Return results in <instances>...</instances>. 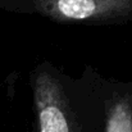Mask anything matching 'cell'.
Returning <instances> with one entry per match:
<instances>
[{
	"label": "cell",
	"instance_id": "6da1fadb",
	"mask_svg": "<svg viewBox=\"0 0 132 132\" xmlns=\"http://www.w3.org/2000/svg\"><path fill=\"white\" fill-rule=\"evenodd\" d=\"M31 88L39 132H85L69 76L50 63H41L31 73Z\"/></svg>",
	"mask_w": 132,
	"mask_h": 132
},
{
	"label": "cell",
	"instance_id": "7a4b0ae2",
	"mask_svg": "<svg viewBox=\"0 0 132 132\" xmlns=\"http://www.w3.org/2000/svg\"><path fill=\"white\" fill-rule=\"evenodd\" d=\"M17 9L58 23L122 24L132 21V0H17Z\"/></svg>",
	"mask_w": 132,
	"mask_h": 132
},
{
	"label": "cell",
	"instance_id": "3957f363",
	"mask_svg": "<svg viewBox=\"0 0 132 132\" xmlns=\"http://www.w3.org/2000/svg\"><path fill=\"white\" fill-rule=\"evenodd\" d=\"M104 132H132V84L94 73Z\"/></svg>",
	"mask_w": 132,
	"mask_h": 132
}]
</instances>
